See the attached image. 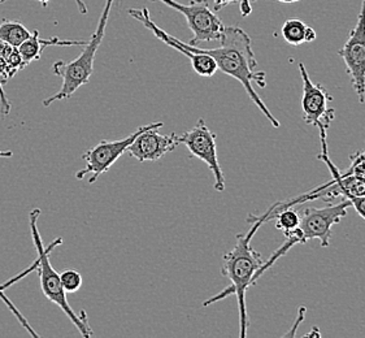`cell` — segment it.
Here are the masks:
<instances>
[{"label": "cell", "mask_w": 365, "mask_h": 338, "mask_svg": "<svg viewBox=\"0 0 365 338\" xmlns=\"http://www.w3.org/2000/svg\"><path fill=\"white\" fill-rule=\"evenodd\" d=\"M300 315L298 317V322H297V324L294 325V328H292V331L289 332L286 336H294V333H295V329L298 328V324L300 323V322H303V319H304V312H306V309L304 307H302V309H299Z\"/></svg>", "instance_id": "23"}, {"label": "cell", "mask_w": 365, "mask_h": 338, "mask_svg": "<svg viewBox=\"0 0 365 338\" xmlns=\"http://www.w3.org/2000/svg\"><path fill=\"white\" fill-rule=\"evenodd\" d=\"M86 41H69V39H58V37H51L50 39H43L39 37V31L34 30L30 38L19 47L22 59L28 66L30 63L41 59L42 52L50 46H86Z\"/></svg>", "instance_id": "13"}, {"label": "cell", "mask_w": 365, "mask_h": 338, "mask_svg": "<svg viewBox=\"0 0 365 338\" xmlns=\"http://www.w3.org/2000/svg\"><path fill=\"white\" fill-rule=\"evenodd\" d=\"M346 64L351 85L358 96L359 102H365V0H361L355 26L349 34L344 47L338 51Z\"/></svg>", "instance_id": "8"}, {"label": "cell", "mask_w": 365, "mask_h": 338, "mask_svg": "<svg viewBox=\"0 0 365 338\" xmlns=\"http://www.w3.org/2000/svg\"><path fill=\"white\" fill-rule=\"evenodd\" d=\"M270 208L262 216L249 215L250 224L252 227L246 235H237L235 237V245L233 249L227 251L224 255L222 262V270L221 273L230 280L232 287L225 289L222 293L212 297L211 299L205 301L203 306L207 307L215 302L225 298L227 295H235L238 302V309H240V319H241V337H247V329H249L250 320L247 315V306H246V293L256 279L262 275L263 268V259L257 251L254 250L251 246V241L254 238L257 229L263 225L264 222L269 221Z\"/></svg>", "instance_id": "2"}, {"label": "cell", "mask_w": 365, "mask_h": 338, "mask_svg": "<svg viewBox=\"0 0 365 338\" xmlns=\"http://www.w3.org/2000/svg\"><path fill=\"white\" fill-rule=\"evenodd\" d=\"M178 138L180 143H183L192 156L205 162L211 169L215 177V189L219 193L225 190V177L217 156L216 134L205 126V120L199 118L194 128L178 135Z\"/></svg>", "instance_id": "9"}, {"label": "cell", "mask_w": 365, "mask_h": 338, "mask_svg": "<svg viewBox=\"0 0 365 338\" xmlns=\"http://www.w3.org/2000/svg\"><path fill=\"white\" fill-rule=\"evenodd\" d=\"M180 43L189 51L203 52L212 56L217 63L219 71L241 82L250 99L262 111L267 120H269L270 124L274 128L281 126L277 118L273 116V113L264 104L262 98L252 88V82H256L262 88L265 86V74L263 72H256L257 61L255 53L252 51V42L245 30L237 25L225 26L222 37L220 39L221 44L216 48H202L190 43H185L182 41H180Z\"/></svg>", "instance_id": "1"}, {"label": "cell", "mask_w": 365, "mask_h": 338, "mask_svg": "<svg viewBox=\"0 0 365 338\" xmlns=\"http://www.w3.org/2000/svg\"><path fill=\"white\" fill-rule=\"evenodd\" d=\"M235 1H241V12L243 17L249 16L252 12V8L250 6V0H213L215 11H220V9L229 6L230 3H235Z\"/></svg>", "instance_id": "20"}, {"label": "cell", "mask_w": 365, "mask_h": 338, "mask_svg": "<svg viewBox=\"0 0 365 338\" xmlns=\"http://www.w3.org/2000/svg\"><path fill=\"white\" fill-rule=\"evenodd\" d=\"M41 216V210L34 208L29 215L30 232H31V238L36 246V250L38 254V272H39V280H41V287L43 292L44 297L48 301L55 303L58 307L66 312V317L74 324V327L80 331L83 337H91L94 332L88 323V315L85 311H81L80 315L74 312L71 304L66 299V293L64 287L61 285V280L51 265L50 260V252H51L56 246L63 243V238H56L53 242L50 243L48 247H44L42 238L39 235L38 229V219Z\"/></svg>", "instance_id": "3"}, {"label": "cell", "mask_w": 365, "mask_h": 338, "mask_svg": "<svg viewBox=\"0 0 365 338\" xmlns=\"http://www.w3.org/2000/svg\"><path fill=\"white\" fill-rule=\"evenodd\" d=\"M180 145V138L175 133L164 135L159 128H151L140 133L128 148V153L138 162H158L163 156L172 153Z\"/></svg>", "instance_id": "12"}, {"label": "cell", "mask_w": 365, "mask_h": 338, "mask_svg": "<svg viewBox=\"0 0 365 338\" xmlns=\"http://www.w3.org/2000/svg\"><path fill=\"white\" fill-rule=\"evenodd\" d=\"M364 151H365V150H364Z\"/></svg>", "instance_id": "30"}, {"label": "cell", "mask_w": 365, "mask_h": 338, "mask_svg": "<svg viewBox=\"0 0 365 338\" xmlns=\"http://www.w3.org/2000/svg\"><path fill=\"white\" fill-rule=\"evenodd\" d=\"M74 1H76V4H77L78 9H80L81 14L86 15V14H88V7H86L85 1H83V0H74Z\"/></svg>", "instance_id": "24"}, {"label": "cell", "mask_w": 365, "mask_h": 338, "mask_svg": "<svg viewBox=\"0 0 365 338\" xmlns=\"http://www.w3.org/2000/svg\"><path fill=\"white\" fill-rule=\"evenodd\" d=\"M1 1H4V0H0V3H1Z\"/></svg>", "instance_id": "29"}, {"label": "cell", "mask_w": 365, "mask_h": 338, "mask_svg": "<svg viewBox=\"0 0 365 338\" xmlns=\"http://www.w3.org/2000/svg\"><path fill=\"white\" fill-rule=\"evenodd\" d=\"M161 126H164V123L161 121L151 123L148 126H139L135 132L123 140H101L96 146L90 148L82 155V159L86 163V167L76 173V178L83 180L85 177L88 176V184H94L99 177L104 175L118 160L121 155H124L128 151V148L132 145L140 133L151 128L160 129Z\"/></svg>", "instance_id": "6"}, {"label": "cell", "mask_w": 365, "mask_h": 338, "mask_svg": "<svg viewBox=\"0 0 365 338\" xmlns=\"http://www.w3.org/2000/svg\"><path fill=\"white\" fill-rule=\"evenodd\" d=\"M128 14L132 16L133 19H135L137 21L140 22L146 29L153 31L155 37L158 38L161 42L168 44L169 47H172L175 51L181 52L185 56H187L191 61V66L194 69L195 73L199 74L200 77L205 78H210L212 76H215L216 72L219 71L217 63L215 59L210 56L208 53H203V52H192L186 50L182 44L180 43V39L175 37H172L167 31L159 28L151 19L150 11L147 8H142V9H137V8H132L128 9Z\"/></svg>", "instance_id": "11"}, {"label": "cell", "mask_w": 365, "mask_h": 338, "mask_svg": "<svg viewBox=\"0 0 365 338\" xmlns=\"http://www.w3.org/2000/svg\"><path fill=\"white\" fill-rule=\"evenodd\" d=\"M12 151H1L0 150V159H7V158H12Z\"/></svg>", "instance_id": "25"}, {"label": "cell", "mask_w": 365, "mask_h": 338, "mask_svg": "<svg viewBox=\"0 0 365 338\" xmlns=\"http://www.w3.org/2000/svg\"><path fill=\"white\" fill-rule=\"evenodd\" d=\"M281 34L286 42L292 46L311 43L317 37L316 30L308 26L306 22L302 21L299 19H290L285 21L282 25Z\"/></svg>", "instance_id": "15"}, {"label": "cell", "mask_w": 365, "mask_h": 338, "mask_svg": "<svg viewBox=\"0 0 365 338\" xmlns=\"http://www.w3.org/2000/svg\"><path fill=\"white\" fill-rule=\"evenodd\" d=\"M351 207L349 199L344 200L338 205H329L322 208L307 207L306 210L300 211V222L298 229L287 237L286 247H290L298 243H307L311 240H319L322 247H328L331 238V229L347 216V211Z\"/></svg>", "instance_id": "5"}, {"label": "cell", "mask_w": 365, "mask_h": 338, "mask_svg": "<svg viewBox=\"0 0 365 338\" xmlns=\"http://www.w3.org/2000/svg\"><path fill=\"white\" fill-rule=\"evenodd\" d=\"M349 199L351 202V207L355 208V211L358 212L360 217H363L365 220V197H352V195H347L344 197Z\"/></svg>", "instance_id": "21"}, {"label": "cell", "mask_w": 365, "mask_h": 338, "mask_svg": "<svg viewBox=\"0 0 365 338\" xmlns=\"http://www.w3.org/2000/svg\"><path fill=\"white\" fill-rule=\"evenodd\" d=\"M0 104H1V113L3 115H8L9 110H11V104L8 102L7 96L3 90V83L0 81Z\"/></svg>", "instance_id": "22"}, {"label": "cell", "mask_w": 365, "mask_h": 338, "mask_svg": "<svg viewBox=\"0 0 365 338\" xmlns=\"http://www.w3.org/2000/svg\"><path fill=\"white\" fill-rule=\"evenodd\" d=\"M112 3H113V0H106L96 30L90 38L88 44L83 46V50H82L80 55L69 63L56 61L52 66L53 73L56 74L60 78H63V85L55 96L44 99V107H48V106H51L52 103L58 102V101L69 99L78 88L88 85L90 77L94 72L96 51L101 47L103 39H104L106 28H107V24H108V19H110Z\"/></svg>", "instance_id": "4"}, {"label": "cell", "mask_w": 365, "mask_h": 338, "mask_svg": "<svg viewBox=\"0 0 365 338\" xmlns=\"http://www.w3.org/2000/svg\"><path fill=\"white\" fill-rule=\"evenodd\" d=\"M37 268H38V257H37V259H36V262H34V263H33V265H30V267H29V268H28V270H25V271H24V272L19 273V275H17V276H16V277H14V279L9 280V281H8V282H6V284H3V285H0V297H1V298H3V299H4V301L7 302L8 306H9V309H12V311H14V312H15L16 315H17V317H19V320H20V322H21L22 325H24V327H25V328H26V329H28V331H29L30 334H31V336H34V337H39V334H37V333H36V332H34V331H33V329H31V327H30L29 323H28V322H26V320H25V319H24V317H22L21 314H20V312H19V311H17V309H16L15 307H14V304H12V303H11V302L8 301V299H6V297H4V295H3V292H4V290H6V289H8V287H12V285H14V284H16V282H19V281H20V280L24 279V277H25V276H26V275H29V273L33 272V271H36V270H37Z\"/></svg>", "instance_id": "18"}, {"label": "cell", "mask_w": 365, "mask_h": 338, "mask_svg": "<svg viewBox=\"0 0 365 338\" xmlns=\"http://www.w3.org/2000/svg\"><path fill=\"white\" fill-rule=\"evenodd\" d=\"M273 220H276V228L281 230L287 238L299 227V211L294 210L292 207H287L277 211L273 216Z\"/></svg>", "instance_id": "17"}, {"label": "cell", "mask_w": 365, "mask_h": 338, "mask_svg": "<svg viewBox=\"0 0 365 338\" xmlns=\"http://www.w3.org/2000/svg\"><path fill=\"white\" fill-rule=\"evenodd\" d=\"M60 280H61V285L64 287L66 295L76 293L82 287V276L80 272H77L74 270H66L64 272L60 273Z\"/></svg>", "instance_id": "19"}, {"label": "cell", "mask_w": 365, "mask_h": 338, "mask_svg": "<svg viewBox=\"0 0 365 338\" xmlns=\"http://www.w3.org/2000/svg\"><path fill=\"white\" fill-rule=\"evenodd\" d=\"M30 36L31 33L21 22L4 20L0 24V41L12 47L19 48Z\"/></svg>", "instance_id": "16"}, {"label": "cell", "mask_w": 365, "mask_h": 338, "mask_svg": "<svg viewBox=\"0 0 365 338\" xmlns=\"http://www.w3.org/2000/svg\"><path fill=\"white\" fill-rule=\"evenodd\" d=\"M37 1H39V3H41L43 7H46V6H47V4H48L51 0H37Z\"/></svg>", "instance_id": "27"}, {"label": "cell", "mask_w": 365, "mask_h": 338, "mask_svg": "<svg viewBox=\"0 0 365 338\" xmlns=\"http://www.w3.org/2000/svg\"><path fill=\"white\" fill-rule=\"evenodd\" d=\"M164 6L180 12L186 19L187 26L192 31L190 44L197 46L202 42L220 41L225 30L224 22L211 9L208 0H191L189 4H182L175 0H155Z\"/></svg>", "instance_id": "7"}, {"label": "cell", "mask_w": 365, "mask_h": 338, "mask_svg": "<svg viewBox=\"0 0 365 338\" xmlns=\"http://www.w3.org/2000/svg\"><path fill=\"white\" fill-rule=\"evenodd\" d=\"M309 336H317V337H320V332L317 331V329H316V332H309L307 334V337H309Z\"/></svg>", "instance_id": "26"}, {"label": "cell", "mask_w": 365, "mask_h": 338, "mask_svg": "<svg viewBox=\"0 0 365 338\" xmlns=\"http://www.w3.org/2000/svg\"><path fill=\"white\" fill-rule=\"evenodd\" d=\"M26 66L17 47L0 41V81L12 78L19 71Z\"/></svg>", "instance_id": "14"}, {"label": "cell", "mask_w": 365, "mask_h": 338, "mask_svg": "<svg viewBox=\"0 0 365 338\" xmlns=\"http://www.w3.org/2000/svg\"><path fill=\"white\" fill-rule=\"evenodd\" d=\"M300 77L303 82V94H302V110H303V118L308 126H317L319 129L328 130L333 120L336 118L334 108H329V102L331 101V96L320 83H314L309 74L307 68L299 63Z\"/></svg>", "instance_id": "10"}, {"label": "cell", "mask_w": 365, "mask_h": 338, "mask_svg": "<svg viewBox=\"0 0 365 338\" xmlns=\"http://www.w3.org/2000/svg\"><path fill=\"white\" fill-rule=\"evenodd\" d=\"M276 1H281V3H297L299 0H276Z\"/></svg>", "instance_id": "28"}]
</instances>
